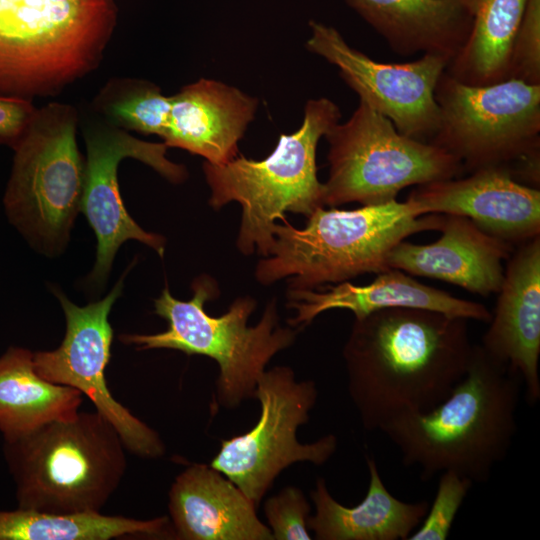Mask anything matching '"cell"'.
<instances>
[{"mask_svg": "<svg viewBox=\"0 0 540 540\" xmlns=\"http://www.w3.org/2000/svg\"><path fill=\"white\" fill-rule=\"evenodd\" d=\"M473 347L462 317L394 307L355 319L342 353L364 429L435 408L466 374Z\"/></svg>", "mask_w": 540, "mask_h": 540, "instance_id": "cell-1", "label": "cell"}, {"mask_svg": "<svg viewBox=\"0 0 540 540\" xmlns=\"http://www.w3.org/2000/svg\"><path fill=\"white\" fill-rule=\"evenodd\" d=\"M522 387L517 372L474 345L466 374L445 400L428 412L400 415L380 431L423 481L452 471L485 483L513 443Z\"/></svg>", "mask_w": 540, "mask_h": 540, "instance_id": "cell-2", "label": "cell"}, {"mask_svg": "<svg viewBox=\"0 0 540 540\" xmlns=\"http://www.w3.org/2000/svg\"><path fill=\"white\" fill-rule=\"evenodd\" d=\"M125 450L116 428L96 410L4 441L17 508L54 514L100 512L124 477Z\"/></svg>", "mask_w": 540, "mask_h": 540, "instance_id": "cell-3", "label": "cell"}, {"mask_svg": "<svg viewBox=\"0 0 540 540\" xmlns=\"http://www.w3.org/2000/svg\"><path fill=\"white\" fill-rule=\"evenodd\" d=\"M442 214L417 216L396 199L352 210L318 208L304 228L284 224L274 227L275 242L260 260L256 279L264 285L288 278L289 289H315L340 283L364 273L389 269L392 248L408 236L439 230Z\"/></svg>", "mask_w": 540, "mask_h": 540, "instance_id": "cell-4", "label": "cell"}, {"mask_svg": "<svg viewBox=\"0 0 540 540\" xmlns=\"http://www.w3.org/2000/svg\"><path fill=\"white\" fill-rule=\"evenodd\" d=\"M114 0H0V95L61 92L101 62Z\"/></svg>", "mask_w": 540, "mask_h": 540, "instance_id": "cell-5", "label": "cell"}, {"mask_svg": "<svg viewBox=\"0 0 540 540\" xmlns=\"http://www.w3.org/2000/svg\"><path fill=\"white\" fill-rule=\"evenodd\" d=\"M340 118V109L332 100L310 99L299 129L281 134L264 159L236 156L223 164H203L211 190L210 205L219 209L236 201L242 206L236 243L242 254L257 250L268 257L275 242L277 219L285 218L287 211L308 218L325 206L324 184L317 177L316 150L321 137Z\"/></svg>", "mask_w": 540, "mask_h": 540, "instance_id": "cell-6", "label": "cell"}, {"mask_svg": "<svg viewBox=\"0 0 540 540\" xmlns=\"http://www.w3.org/2000/svg\"><path fill=\"white\" fill-rule=\"evenodd\" d=\"M188 301L173 297L165 287L155 300V313L168 322V329L157 334H122L119 339L138 349L166 348L188 355H204L219 365L216 402L226 409L237 408L254 398L257 382L266 365L278 352L290 347L296 338L293 327L280 325L276 301H270L255 326L247 322L256 301L237 298L221 316H210L204 306L218 294L215 281L200 276L192 283Z\"/></svg>", "mask_w": 540, "mask_h": 540, "instance_id": "cell-7", "label": "cell"}, {"mask_svg": "<svg viewBox=\"0 0 540 540\" xmlns=\"http://www.w3.org/2000/svg\"><path fill=\"white\" fill-rule=\"evenodd\" d=\"M434 95L440 117L429 143L457 158L464 171L503 167L516 180L520 174L539 184L540 84L508 78L469 85L444 71Z\"/></svg>", "mask_w": 540, "mask_h": 540, "instance_id": "cell-8", "label": "cell"}, {"mask_svg": "<svg viewBox=\"0 0 540 540\" xmlns=\"http://www.w3.org/2000/svg\"><path fill=\"white\" fill-rule=\"evenodd\" d=\"M77 126L74 107L50 103L36 109L13 146L5 211L21 233L50 253L65 246L81 210L85 161L77 145Z\"/></svg>", "mask_w": 540, "mask_h": 540, "instance_id": "cell-9", "label": "cell"}, {"mask_svg": "<svg viewBox=\"0 0 540 540\" xmlns=\"http://www.w3.org/2000/svg\"><path fill=\"white\" fill-rule=\"evenodd\" d=\"M329 176L324 205H377L411 185L459 177L460 161L444 149L400 133L393 123L359 100L350 118L324 136Z\"/></svg>", "mask_w": 540, "mask_h": 540, "instance_id": "cell-10", "label": "cell"}, {"mask_svg": "<svg viewBox=\"0 0 540 540\" xmlns=\"http://www.w3.org/2000/svg\"><path fill=\"white\" fill-rule=\"evenodd\" d=\"M318 396L312 380L297 381L288 366H276L260 376L254 398L261 413L242 435L221 440L209 464L233 482L257 508L276 477L296 462L323 465L335 453L337 437L328 434L307 444L296 437L309 420Z\"/></svg>", "mask_w": 540, "mask_h": 540, "instance_id": "cell-11", "label": "cell"}, {"mask_svg": "<svg viewBox=\"0 0 540 540\" xmlns=\"http://www.w3.org/2000/svg\"><path fill=\"white\" fill-rule=\"evenodd\" d=\"M122 288L121 278L107 296L84 307L54 290L66 318L65 336L57 349L34 352V367L45 380L85 395L116 428L127 450L155 459L165 453L160 436L111 395L105 379L113 339L109 314Z\"/></svg>", "mask_w": 540, "mask_h": 540, "instance_id": "cell-12", "label": "cell"}, {"mask_svg": "<svg viewBox=\"0 0 540 540\" xmlns=\"http://www.w3.org/2000/svg\"><path fill=\"white\" fill-rule=\"evenodd\" d=\"M83 126L87 157L81 210L97 237L96 262L88 278L93 286H102L125 241H140L161 257L165 249V239L144 231L125 209L117 179L120 161L127 157L140 160L173 183L184 181L187 171L167 159L164 142L142 141L102 118Z\"/></svg>", "mask_w": 540, "mask_h": 540, "instance_id": "cell-13", "label": "cell"}, {"mask_svg": "<svg viewBox=\"0 0 540 540\" xmlns=\"http://www.w3.org/2000/svg\"><path fill=\"white\" fill-rule=\"evenodd\" d=\"M309 27L308 51L336 66L359 100L388 118L400 133L431 140L440 117L434 92L448 60L423 54L411 62L382 63L351 47L332 26L311 20Z\"/></svg>", "mask_w": 540, "mask_h": 540, "instance_id": "cell-14", "label": "cell"}, {"mask_svg": "<svg viewBox=\"0 0 540 540\" xmlns=\"http://www.w3.org/2000/svg\"><path fill=\"white\" fill-rule=\"evenodd\" d=\"M417 216L467 217L485 232L519 245L540 235V191L503 167L418 185L405 201Z\"/></svg>", "mask_w": 540, "mask_h": 540, "instance_id": "cell-15", "label": "cell"}, {"mask_svg": "<svg viewBox=\"0 0 540 540\" xmlns=\"http://www.w3.org/2000/svg\"><path fill=\"white\" fill-rule=\"evenodd\" d=\"M497 303L481 347L519 374L526 400L540 399V235L508 259Z\"/></svg>", "mask_w": 540, "mask_h": 540, "instance_id": "cell-16", "label": "cell"}, {"mask_svg": "<svg viewBox=\"0 0 540 540\" xmlns=\"http://www.w3.org/2000/svg\"><path fill=\"white\" fill-rule=\"evenodd\" d=\"M440 238L430 244L405 240L389 252L386 265L415 276L429 277L457 285L471 293H498L503 278V261L513 245L497 238L460 215H443Z\"/></svg>", "mask_w": 540, "mask_h": 540, "instance_id": "cell-17", "label": "cell"}, {"mask_svg": "<svg viewBox=\"0 0 540 540\" xmlns=\"http://www.w3.org/2000/svg\"><path fill=\"white\" fill-rule=\"evenodd\" d=\"M171 100L164 143L211 164H223L237 156L238 143L258 106L256 98L240 89L205 78L185 85Z\"/></svg>", "mask_w": 540, "mask_h": 540, "instance_id": "cell-18", "label": "cell"}, {"mask_svg": "<svg viewBox=\"0 0 540 540\" xmlns=\"http://www.w3.org/2000/svg\"><path fill=\"white\" fill-rule=\"evenodd\" d=\"M168 509L176 539L273 540L255 505L210 465L192 464L175 478Z\"/></svg>", "mask_w": 540, "mask_h": 540, "instance_id": "cell-19", "label": "cell"}, {"mask_svg": "<svg viewBox=\"0 0 540 540\" xmlns=\"http://www.w3.org/2000/svg\"><path fill=\"white\" fill-rule=\"evenodd\" d=\"M288 294L289 306L296 310V316L289 320L291 327L306 326L320 313L332 309L349 310L355 319L394 307L427 309L485 323L492 317L480 303L454 297L393 268L377 273L374 281L363 286L343 281L322 290L289 289Z\"/></svg>", "mask_w": 540, "mask_h": 540, "instance_id": "cell-20", "label": "cell"}, {"mask_svg": "<svg viewBox=\"0 0 540 540\" xmlns=\"http://www.w3.org/2000/svg\"><path fill=\"white\" fill-rule=\"evenodd\" d=\"M401 56L439 55L450 63L465 45L475 0H344Z\"/></svg>", "mask_w": 540, "mask_h": 540, "instance_id": "cell-21", "label": "cell"}, {"mask_svg": "<svg viewBox=\"0 0 540 540\" xmlns=\"http://www.w3.org/2000/svg\"><path fill=\"white\" fill-rule=\"evenodd\" d=\"M369 484L363 500L346 507L330 494L323 478L311 491L315 514L307 520L318 540H408L423 521L429 502H405L385 486L377 463L366 458Z\"/></svg>", "mask_w": 540, "mask_h": 540, "instance_id": "cell-22", "label": "cell"}, {"mask_svg": "<svg viewBox=\"0 0 540 540\" xmlns=\"http://www.w3.org/2000/svg\"><path fill=\"white\" fill-rule=\"evenodd\" d=\"M33 354L10 347L0 356V432L4 441L54 420L71 419L82 404L79 390L47 381L36 372Z\"/></svg>", "mask_w": 540, "mask_h": 540, "instance_id": "cell-23", "label": "cell"}, {"mask_svg": "<svg viewBox=\"0 0 540 540\" xmlns=\"http://www.w3.org/2000/svg\"><path fill=\"white\" fill-rule=\"evenodd\" d=\"M524 7L525 0H475L470 35L445 72L469 85L507 79Z\"/></svg>", "mask_w": 540, "mask_h": 540, "instance_id": "cell-24", "label": "cell"}, {"mask_svg": "<svg viewBox=\"0 0 540 540\" xmlns=\"http://www.w3.org/2000/svg\"><path fill=\"white\" fill-rule=\"evenodd\" d=\"M126 535L174 538L166 516L139 520L101 512L54 514L20 508L0 511V540H109Z\"/></svg>", "mask_w": 540, "mask_h": 540, "instance_id": "cell-25", "label": "cell"}, {"mask_svg": "<svg viewBox=\"0 0 540 540\" xmlns=\"http://www.w3.org/2000/svg\"><path fill=\"white\" fill-rule=\"evenodd\" d=\"M171 96L154 83L130 78L109 81L94 100L106 122L146 135L163 137L171 110Z\"/></svg>", "mask_w": 540, "mask_h": 540, "instance_id": "cell-26", "label": "cell"}, {"mask_svg": "<svg viewBox=\"0 0 540 540\" xmlns=\"http://www.w3.org/2000/svg\"><path fill=\"white\" fill-rule=\"evenodd\" d=\"M473 483L452 471L440 473L435 497L408 540H445Z\"/></svg>", "mask_w": 540, "mask_h": 540, "instance_id": "cell-27", "label": "cell"}, {"mask_svg": "<svg viewBox=\"0 0 540 540\" xmlns=\"http://www.w3.org/2000/svg\"><path fill=\"white\" fill-rule=\"evenodd\" d=\"M508 78L540 84V0H525L511 51Z\"/></svg>", "mask_w": 540, "mask_h": 540, "instance_id": "cell-28", "label": "cell"}, {"mask_svg": "<svg viewBox=\"0 0 540 540\" xmlns=\"http://www.w3.org/2000/svg\"><path fill=\"white\" fill-rule=\"evenodd\" d=\"M264 513L270 525L273 540H309L307 520L310 505L304 493L297 487H284L269 497Z\"/></svg>", "mask_w": 540, "mask_h": 540, "instance_id": "cell-29", "label": "cell"}, {"mask_svg": "<svg viewBox=\"0 0 540 540\" xmlns=\"http://www.w3.org/2000/svg\"><path fill=\"white\" fill-rule=\"evenodd\" d=\"M36 109L30 100L0 95V144L13 148L28 127Z\"/></svg>", "mask_w": 540, "mask_h": 540, "instance_id": "cell-30", "label": "cell"}]
</instances>
